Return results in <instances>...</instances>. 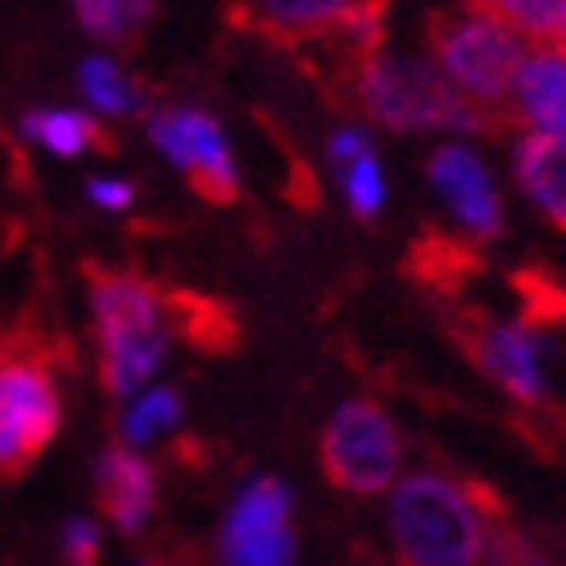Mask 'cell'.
<instances>
[{"label": "cell", "instance_id": "obj_1", "mask_svg": "<svg viewBox=\"0 0 566 566\" xmlns=\"http://www.w3.org/2000/svg\"><path fill=\"white\" fill-rule=\"evenodd\" d=\"M91 295V332H96L101 386L114 399H132L168 358V300L146 276H132L105 263L82 268Z\"/></svg>", "mask_w": 566, "mask_h": 566}, {"label": "cell", "instance_id": "obj_2", "mask_svg": "<svg viewBox=\"0 0 566 566\" xmlns=\"http://www.w3.org/2000/svg\"><path fill=\"white\" fill-rule=\"evenodd\" d=\"M485 507H499L490 490L417 471L390 494V539L408 566H476L490 544Z\"/></svg>", "mask_w": 566, "mask_h": 566}, {"label": "cell", "instance_id": "obj_3", "mask_svg": "<svg viewBox=\"0 0 566 566\" xmlns=\"http://www.w3.org/2000/svg\"><path fill=\"white\" fill-rule=\"evenodd\" d=\"M345 86H349L354 105L371 123H381L386 132H485V127H499V118L471 105L440 73L436 60L395 55L386 41L349 69Z\"/></svg>", "mask_w": 566, "mask_h": 566}, {"label": "cell", "instance_id": "obj_4", "mask_svg": "<svg viewBox=\"0 0 566 566\" xmlns=\"http://www.w3.org/2000/svg\"><path fill=\"white\" fill-rule=\"evenodd\" d=\"M427 36H431V60L440 64V73L476 109L503 123L507 118L503 105L512 101L516 77H522L531 60L526 36L481 10H440L431 14Z\"/></svg>", "mask_w": 566, "mask_h": 566}, {"label": "cell", "instance_id": "obj_5", "mask_svg": "<svg viewBox=\"0 0 566 566\" xmlns=\"http://www.w3.org/2000/svg\"><path fill=\"white\" fill-rule=\"evenodd\" d=\"M449 332L462 354L522 408L548 403V358L557 354V326H539L531 317H494L481 308H453Z\"/></svg>", "mask_w": 566, "mask_h": 566}, {"label": "cell", "instance_id": "obj_6", "mask_svg": "<svg viewBox=\"0 0 566 566\" xmlns=\"http://www.w3.org/2000/svg\"><path fill=\"white\" fill-rule=\"evenodd\" d=\"M60 431V390L28 345L0 349V476H23Z\"/></svg>", "mask_w": 566, "mask_h": 566}, {"label": "cell", "instance_id": "obj_7", "mask_svg": "<svg viewBox=\"0 0 566 566\" xmlns=\"http://www.w3.org/2000/svg\"><path fill=\"white\" fill-rule=\"evenodd\" d=\"M322 471L349 494H381L395 485L403 440L376 399H345L322 431Z\"/></svg>", "mask_w": 566, "mask_h": 566}, {"label": "cell", "instance_id": "obj_8", "mask_svg": "<svg viewBox=\"0 0 566 566\" xmlns=\"http://www.w3.org/2000/svg\"><path fill=\"white\" fill-rule=\"evenodd\" d=\"M150 140L168 155V164L191 181V191L209 205H231L241 196V177H235L231 146L209 109L196 105H159L146 114Z\"/></svg>", "mask_w": 566, "mask_h": 566}, {"label": "cell", "instance_id": "obj_9", "mask_svg": "<svg viewBox=\"0 0 566 566\" xmlns=\"http://www.w3.org/2000/svg\"><path fill=\"white\" fill-rule=\"evenodd\" d=\"M291 485L276 476L250 481L222 516L218 566H295Z\"/></svg>", "mask_w": 566, "mask_h": 566}, {"label": "cell", "instance_id": "obj_10", "mask_svg": "<svg viewBox=\"0 0 566 566\" xmlns=\"http://www.w3.org/2000/svg\"><path fill=\"white\" fill-rule=\"evenodd\" d=\"M427 177L467 235H476V241H499L503 227H507V213H503L490 168L476 155L467 146H440L427 159Z\"/></svg>", "mask_w": 566, "mask_h": 566}, {"label": "cell", "instance_id": "obj_11", "mask_svg": "<svg viewBox=\"0 0 566 566\" xmlns=\"http://www.w3.org/2000/svg\"><path fill=\"white\" fill-rule=\"evenodd\" d=\"M96 503L114 522L118 535H136L140 526L150 522V512L159 503L155 467L140 453L123 449V444H109L96 458Z\"/></svg>", "mask_w": 566, "mask_h": 566}, {"label": "cell", "instance_id": "obj_12", "mask_svg": "<svg viewBox=\"0 0 566 566\" xmlns=\"http://www.w3.org/2000/svg\"><path fill=\"white\" fill-rule=\"evenodd\" d=\"M363 0H235L231 14L281 45H317L332 36Z\"/></svg>", "mask_w": 566, "mask_h": 566}, {"label": "cell", "instance_id": "obj_13", "mask_svg": "<svg viewBox=\"0 0 566 566\" xmlns=\"http://www.w3.org/2000/svg\"><path fill=\"white\" fill-rule=\"evenodd\" d=\"M512 172L522 181V191L531 196V205L566 231V140L544 136V132L522 136L512 155Z\"/></svg>", "mask_w": 566, "mask_h": 566}, {"label": "cell", "instance_id": "obj_14", "mask_svg": "<svg viewBox=\"0 0 566 566\" xmlns=\"http://www.w3.org/2000/svg\"><path fill=\"white\" fill-rule=\"evenodd\" d=\"M512 105L535 132L566 140V55H557V51L531 55L522 77H516Z\"/></svg>", "mask_w": 566, "mask_h": 566}, {"label": "cell", "instance_id": "obj_15", "mask_svg": "<svg viewBox=\"0 0 566 566\" xmlns=\"http://www.w3.org/2000/svg\"><path fill=\"white\" fill-rule=\"evenodd\" d=\"M23 136L64 159L82 150H114V136L82 109H32L23 114Z\"/></svg>", "mask_w": 566, "mask_h": 566}, {"label": "cell", "instance_id": "obj_16", "mask_svg": "<svg viewBox=\"0 0 566 566\" xmlns=\"http://www.w3.org/2000/svg\"><path fill=\"white\" fill-rule=\"evenodd\" d=\"M77 82H82V91H86V101L96 105L101 114H109V118L150 114V96H146V86H140V77H132V73H127L118 60H109V55L82 60Z\"/></svg>", "mask_w": 566, "mask_h": 566}, {"label": "cell", "instance_id": "obj_17", "mask_svg": "<svg viewBox=\"0 0 566 566\" xmlns=\"http://www.w3.org/2000/svg\"><path fill=\"white\" fill-rule=\"evenodd\" d=\"M155 10H159V0H73L77 23L96 41L118 45V51H127V45L140 41V32L150 28Z\"/></svg>", "mask_w": 566, "mask_h": 566}, {"label": "cell", "instance_id": "obj_18", "mask_svg": "<svg viewBox=\"0 0 566 566\" xmlns=\"http://www.w3.org/2000/svg\"><path fill=\"white\" fill-rule=\"evenodd\" d=\"M164 300H168V326H172V336L191 340L200 349H231L235 345V317L222 304L200 300V295H186V291H172Z\"/></svg>", "mask_w": 566, "mask_h": 566}, {"label": "cell", "instance_id": "obj_19", "mask_svg": "<svg viewBox=\"0 0 566 566\" xmlns=\"http://www.w3.org/2000/svg\"><path fill=\"white\" fill-rule=\"evenodd\" d=\"M471 10H481L522 36L544 41L548 51L566 36V0H471Z\"/></svg>", "mask_w": 566, "mask_h": 566}, {"label": "cell", "instance_id": "obj_20", "mask_svg": "<svg viewBox=\"0 0 566 566\" xmlns=\"http://www.w3.org/2000/svg\"><path fill=\"white\" fill-rule=\"evenodd\" d=\"M408 268L436 291H458L462 281L476 272V250L462 241H449V235H427V241H417V250L408 254Z\"/></svg>", "mask_w": 566, "mask_h": 566}, {"label": "cell", "instance_id": "obj_21", "mask_svg": "<svg viewBox=\"0 0 566 566\" xmlns=\"http://www.w3.org/2000/svg\"><path fill=\"white\" fill-rule=\"evenodd\" d=\"M177 421H181V395L172 386H159V390H146L118 417V431H123L127 449H136V444H150L164 431H172Z\"/></svg>", "mask_w": 566, "mask_h": 566}, {"label": "cell", "instance_id": "obj_22", "mask_svg": "<svg viewBox=\"0 0 566 566\" xmlns=\"http://www.w3.org/2000/svg\"><path fill=\"white\" fill-rule=\"evenodd\" d=\"M336 177H340V186H345V200H349L354 218L371 222L376 213H381V205H386V172H381V159H376V150L363 155V159H354V164H349L345 172H336Z\"/></svg>", "mask_w": 566, "mask_h": 566}, {"label": "cell", "instance_id": "obj_23", "mask_svg": "<svg viewBox=\"0 0 566 566\" xmlns=\"http://www.w3.org/2000/svg\"><path fill=\"white\" fill-rule=\"evenodd\" d=\"M485 562L490 566H548V557L526 535H516L507 522H494L490 544H485Z\"/></svg>", "mask_w": 566, "mask_h": 566}, {"label": "cell", "instance_id": "obj_24", "mask_svg": "<svg viewBox=\"0 0 566 566\" xmlns=\"http://www.w3.org/2000/svg\"><path fill=\"white\" fill-rule=\"evenodd\" d=\"M60 548H64L69 566H101V531H96V522H86V516H69L64 535H60Z\"/></svg>", "mask_w": 566, "mask_h": 566}, {"label": "cell", "instance_id": "obj_25", "mask_svg": "<svg viewBox=\"0 0 566 566\" xmlns=\"http://www.w3.org/2000/svg\"><path fill=\"white\" fill-rule=\"evenodd\" d=\"M326 155H332L336 172H345L354 159L371 155V136L363 127H340V132H332V140H326Z\"/></svg>", "mask_w": 566, "mask_h": 566}, {"label": "cell", "instance_id": "obj_26", "mask_svg": "<svg viewBox=\"0 0 566 566\" xmlns=\"http://www.w3.org/2000/svg\"><path fill=\"white\" fill-rule=\"evenodd\" d=\"M86 196L96 200L101 209H127L132 205V181H114V177H91L86 181Z\"/></svg>", "mask_w": 566, "mask_h": 566}]
</instances>
